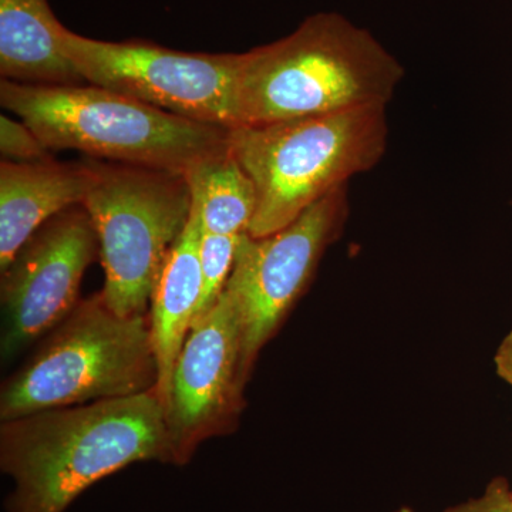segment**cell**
Returning <instances> with one entry per match:
<instances>
[{
    "mask_svg": "<svg viewBox=\"0 0 512 512\" xmlns=\"http://www.w3.org/2000/svg\"><path fill=\"white\" fill-rule=\"evenodd\" d=\"M147 461L175 466L156 390L0 421L8 512H64L103 478Z\"/></svg>",
    "mask_w": 512,
    "mask_h": 512,
    "instance_id": "6da1fadb",
    "label": "cell"
},
{
    "mask_svg": "<svg viewBox=\"0 0 512 512\" xmlns=\"http://www.w3.org/2000/svg\"><path fill=\"white\" fill-rule=\"evenodd\" d=\"M404 69L372 33L322 12L291 35L241 53L237 127L389 104Z\"/></svg>",
    "mask_w": 512,
    "mask_h": 512,
    "instance_id": "7a4b0ae2",
    "label": "cell"
},
{
    "mask_svg": "<svg viewBox=\"0 0 512 512\" xmlns=\"http://www.w3.org/2000/svg\"><path fill=\"white\" fill-rule=\"evenodd\" d=\"M0 104L50 150L187 173L229 148L231 128L201 123L104 87L32 86L0 80Z\"/></svg>",
    "mask_w": 512,
    "mask_h": 512,
    "instance_id": "3957f363",
    "label": "cell"
},
{
    "mask_svg": "<svg viewBox=\"0 0 512 512\" xmlns=\"http://www.w3.org/2000/svg\"><path fill=\"white\" fill-rule=\"evenodd\" d=\"M386 104L322 116L235 127L229 150L254 183L256 212L248 234L266 237L313 204L372 170L386 153Z\"/></svg>",
    "mask_w": 512,
    "mask_h": 512,
    "instance_id": "277c9868",
    "label": "cell"
},
{
    "mask_svg": "<svg viewBox=\"0 0 512 512\" xmlns=\"http://www.w3.org/2000/svg\"><path fill=\"white\" fill-rule=\"evenodd\" d=\"M150 315L120 316L103 293L80 299L0 389V421L156 390Z\"/></svg>",
    "mask_w": 512,
    "mask_h": 512,
    "instance_id": "5b68a950",
    "label": "cell"
},
{
    "mask_svg": "<svg viewBox=\"0 0 512 512\" xmlns=\"http://www.w3.org/2000/svg\"><path fill=\"white\" fill-rule=\"evenodd\" d=\"M90 161L97 180L82 205L99 239L106 276L101 293L117 315H144L190 221V185L184 173Z\"/></svg>",
    "mask_w": 512,
    "mask_h": 512,
    "instance_id": "8992f818",
    "label": "cell"
},
{
    "mask_svg": "<svg viewBox=\"0 0 512 512\" xmlns=\"http://www.w3.org/2000/svg\"><path fill=\"white\" fill-rule=\"evenodd\" d=\"M84 82L201 123L235 128L241 53H190L146 40L104 42L63 28Z\"/></svg>",
    "mask_w": 512,
    "mask_h": 512,
    "instance_id": "52a82bcc",
    "label": "cell"
},
{
    "mask_svg": "<svg viewBox=\"0 0 512 512\" xmlns=\"http://www.w3.org/2000/svg\"><path fill=\"white\" fill-rule=\"evenodd\" d=\"M348 214L345 185L274 234L261 238L242 234L225 289L241 315L248 376L261 350L311 284L320 259L339 237Z\"/></svg>",
    "mask_w": 512,
    "mask_h": 512,
    "instance_id": "ba28073f",
    "label": "cell"
},
{
    "mask_svg": "<svg viewBox=\"0 0 512 512\" xmlns=\"http://www.w3.org/2000/svg\"><path fill=\"white\" fill-rule=\"evenodd\" d=\"M248 377L241 315L225 289L212 311L192 326L171 376L164 413L175 466L190 463L204 441L234 433Z\"/></svg>",
    "mask_w": 512,
    "mask_h": 512,
    "instance_id": "9c48e42d",
    "label": "cell"
},
{
    "mask_svg": "<svg viewBox=\"0 0 512 512\" xmlns=\"http://www.w3.org/2000/svg\"><path fill=\"white\" fill-rule=\"evenodd\" d=\"M99 255L83 205L60 212L25 242L2 272L3 362L49 335L80 302V284Z\"/></svg>",
    "mask_w": 512,
    "mask_h": 512,
    "instance_id": "30bf717a",
    "label": "cell"
},
{
    "mask_svg": "<svg viewBox=\"0 0 512 512\" xmlns=\"http://www.w3.org/2000/svg\"><path fill=\"white\" fill-rule=\"evenodd\" d=\"M96 180L90 160L80 164L0 161V271L43 224L82 205Z\"/></svg>",
    "mask_w": 512,
    "mask_h": 512,
    "instance_id": "8fae6325",
    "label": "cell"
},
{
    "mask_svg": "<svg viewBox=\"0 0 512 512\" xmlns=\"http://www.w3.org/2000/svg\"><path fill=\"white\" fill-rule=\"evenodd\" d=\"M200 210L192 201L190 221L171 248L151 296L150 323L158 365L156 393L167 404L171 376L200 301L202 275Z\"/></svg>",
    "mask_w": 512,
    "mask_h": 512,
    "instance_id": "7c38bea8",
    "label": "cell"
},
{
    "mask_svg": "<svg viewBox=\"0 0 512 512\" xmlns=\"http://www.w3.org/2000/svg\"><path fill=\"white\" fill-rule=\"evenodd\" d=\"M64 26L47 0H0V74L32 86L86 84L64 53Z\"/></svg>",
    "mask_w": 512,
    "mask_h": 512,
    "instance_id": "4fadbf2b",
    "label": "cell"
},
{
    "mask_svg": "<svg viewBox=\"0 0 512 512\" xmlns=\"http://www.w3.org/2000/svg\"><path fill=\"white\" fill-rule=\"evenodd\" d=\"M185 177L205 232L241 235L249 231L256 212L255 187L229 148L194 165Z\"/></svg>",
    "mask_w": 512,
    "mask_h": 512,
    "instance_id": "5bb4252c",
    "label": "cell"
},
{
    "mask_svg": "<svg viewBox=\"0 0 512 512\" xmlns=\"http://www.w3.org/2000/svg\"><path fill=\"white\" fill-rule=\"evenodd\" d=\"M241 237L242 234H210L202 229L200 242L202 289L191 328L200 323L220 301L234 268L235 255H237Z\"/></svg>",
    "mask_w": 512,
    "mask_h": 512,
    "instance_id": "9a60e30c",
    "label": "cell"
},
{
    "mask_svg": "<svg viewBox=\"0 0 512 512\" xmlns=\"http://www.w3.org/2000/svg\"><path fill=\"white\" fill-rule=\"evenodd\" d=\"M0 153L12 163H40L55 160L53 151L22 120L0 116Z\"/></svg>",
    "mask_w": 512,
    "mask_h": 512,
    "instance_id": "2e32d148",
    "label": "cell"
},
{
    "mask_svg": "<svg viewBox=\"0 0 512 512\" xmlns=\"http://www.w3.org/2000/svg\"><path fill=\"white\" fill-rule=\"evenodd\" d=\"M444 512H512V490L505 478L497 477L480 497L453 505Z\"/></svg>",
    "mask_w": 512,
    "mask_h": 512,
    "instance_id": "e0dca14e",
    "label": "cell"
},
{
    "mask_svg": "<svg viewBox=\"0 0 512 512\" xmlns=\"http://www.w3.org/2000/svg\"><path fill=\"white\" fill-rule=\"evenodd\" d=\"M494 363L497 375L512 386V330L498 346Z\"/></svg>",
    "mask_w": 512,
    "mask_h": 512,
    "instance_id": "ac0fdd59",
    "label": "cell"
},
{
    "mask_svg": "<svg viewBox=\"0 0 512 512\" xmlns=\"http://www.w3.org/2000/svg\"><path fill=\"white\" fill-rule=\"evenodd\" d=\"M394 512H414V511L412 510V508L403 507V508H400V510H397V511H394Z\"/></svg>",
    "mask_w": 512,
    "mask_h": 512,
    "instance_id": "d6986e66",
    "label": "cell"
}]
</instances>
